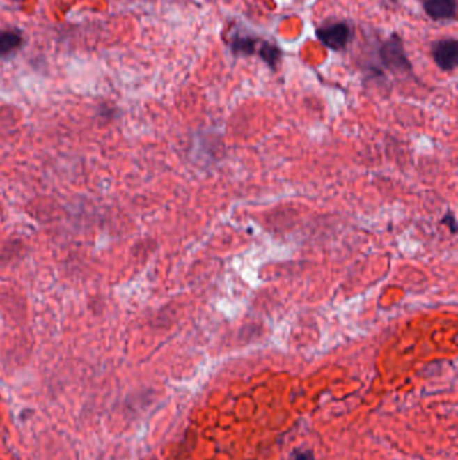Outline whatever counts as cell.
I'll list each match as a JSON object with an SVG mask.
<instances>
[{
  "label": "cell",
  "mask_w": 458,
  "mask_h": 460,
  "mask_svg": "<svg viewBox=\"0 0 458 460\" xmlns=\"http://www.w3.org/2000/svg\"><path fill=\"white\" fill-rule=\"evenodd\" d=\"M379 56L382 59L383 65L393 73L404 75L411 72V62L406 56L404 46L402 39L393 34L388 39H386L381 46Z\"/></svg>",
  "instance_id": "6da1fadb"
},
{
  "label": "cell",
  "mask_w": 458,
  "mask_h": 460,
  "mask_svg": "<svg viewBox=\"0 0 458 460\" xmlns=\"http://www.w3.org/2000/svg\"><path fill=\"white\" fill-rule=\"evenodd\" d=\"M351 27L345 22H332L316 30V37L324 45L325 47L340 52L347 47L351 40Z\"/></svg>",
  "instance_id": "7a4b0ae2"
},
{
  "label": "cell",
  "mask_w": 458,
  "mask_h": 460,
  "mask_svg": "<svg viewBox=\"0 0 458 460\" xmlns=\"http://www.w3.org/2000/svg\"><path fill=\"white\" fill-rule=\"evenodd\" d=\"M432 56L441 70L452 72L458 65L457 39H439L432 46Z\"/></svg>",
  "instance_id": "3957f363"
},
{
  "label": "cell",
  "mask_w": 458,
  "mask_h": 460,
  "mask_svg": "<svg viewBox=\"0 0 458 460\" xmlns=\"http://www.w3.org/2000/svg\"><path fill=\"white\" fill-rule=\"evenodd\" d=\"M422 6L433 20H455L457 17V0H422Z\"/></svg>",
  "instance_id": "277c9868"
},
{
  "label": "cell",
  "mask_w": 458,
  "mask_h": 460,
  "mask_svg": "<svg viewBox=\"0 0 458 460\" xmlns=\"http://www.w3.org/2000/svg\"><path fill=\"white\" fill-rule=\"evenodd\" d=\"M257 46V38L245 33H235L230 39V47L234 56L248 57L254 54Z\"/></svg>",
  "instance_id": "5b68a950"
},
{
  "label": "cell",
  "mask_w": 458,
  "mask_h": 460,
  "mask_svg": "<svg viewBox=\"0 0 458 460\" xmlns=\"http://www.w3.org/2000/svg\"><path fill=\"white\" fill-rule=\"evenodd\" d=\"M23 43V37L17 30L0 31V58L8 57Z\"/></svg>",
  "instance_id": "8992f818"
},
{
  "label": "cell",
  "mask_w": 458,
  "mask_h": 460,
  "mask_svg": "<svg viewBox=\"0 0 458 460\" xmlns=\"http://www.w3.org/2000/svg\"><path fill=\"white\" fill-rule=\"evenodd\" d=\"M258 54L264 59V62L267 63V66L273 70L277 69V65L280 63L281 57H283L281 49L277 45H274L271 42H267V40L261 43Z\"/></svg>",
  "instance_id": "52a82bcc"
},
{
  "label": "cell",
  "mask_w": 458,
  "mask_h": 460,
  "mask_svg": "<svg viewBox=\"0 0 458 460\" xmlns=\"http://www.w3.org/2000/svg\"><path fill=\"white\" fill-rule=\"evenodd\" d=\"M18 1H23V0H18Z\"/></svg>",
  "instance_id": "ba28073f"
}]
</instances>
